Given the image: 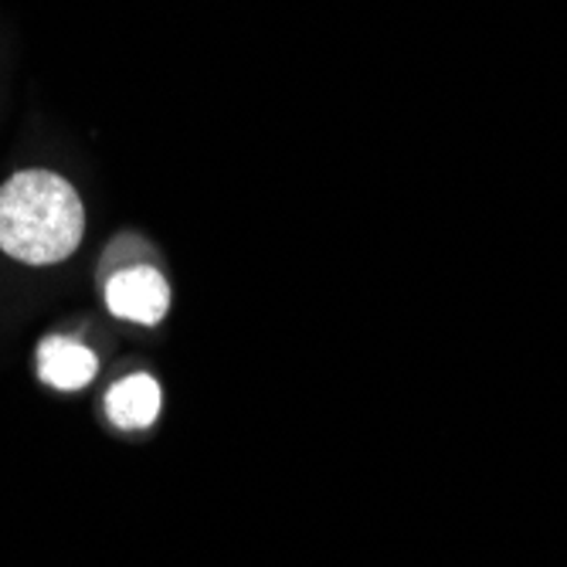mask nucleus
Returning <instances> with one entry per match:
<instances>
[{
	"label": "nucleus",
	"instance_id": "nucleus-1",
	"mask_svg": "<svg viewBox=\"0 0 567 567\" xmlns=\"http://www.w3.org/2000/svg\"><path fill=\"white\" fill-rule=\"evenodd\" d=\"M85 212L75 187L51 171H24L0 187V248L28 266H55L79 248Z\"/></svg>",
	"mask_w": 567,
	"mask_h": 567
},
{
	"label": "nucleus",
	"instance_id": "nucleus-2",
	"mask_svg": "<svg viewBox=\"0 0 567 567\" xmlns=\"http://www.w3.org/2000/svg\"><path fill=\"white\" fill-rule=\"evenodd\" d=\"M106 302L113 309V317L153 327L167 317L171 286L157 269L136 266V269H126L106 282Z\"/></svg>",
	"mask_w": 567,
	"mask_h": 567
},
{
	"label": "nucleus",
	"instance_id": "nucleus-3",
	"mask_svg": "<svg viewBox=\"0 0 567 567\" xmlns=\"http://www.w3.org/2000/svg\"><path fill=\"white\" fill-rule=\"evenodd\" d=\"M99 371V360L89 347L65 340V337H48L38 347V374L44 384L59 391H79L85 388Z\"/></svg>",
	"mask_w": 567,
	"mask_h": 567
},
{
	"label": "nucleus",
	"instance_id": "nucleus-4",
	"mask_svg": "<svg viewBox=\"0 0 567 567\" xmlns=\"http://www.w3.org/2000/svg\"><path fill=\"white\" fill-rule=\"evenodd\" d=\"M161 408H164V394L150 374H133L113 384L106 394V415L120 429H150L157 422Z\"/></svg>",
	"mask_w": 567,
	"mask_h": 567
}]
</instances>
